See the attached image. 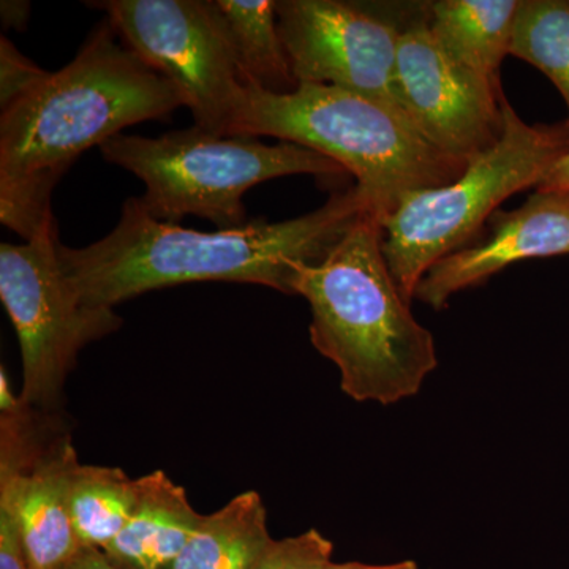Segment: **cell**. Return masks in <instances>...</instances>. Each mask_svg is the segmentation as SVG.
Here are the masks:
<instances>
[{"label": "cell", "mask_w": 569, "mask_h": 569, "mask_svg": "<svg viewBox=\"0 0 569 569\" xmlns=\"http://www.w3.org/2000/svg\"><path fill=\"white\" fill-rule=\"evenodd\" d=\"M366 212L369 204L353 186L296 219L198 231L157 220L132 197L110 233L80 249L59 246V260L81 301L93 307L114 309L148 291L206 280L295 295L296 268L323 260Z\"/></svg>", "instance_id": "6da1fadb"}, {"label": "cell", "mask_w": 569, "mask_h": 569, "mask_svg": "<svg viewBox=\"0 0 569 569\" xmlns=\"http://www.w3.org/2000/svg\"><path fill=\"white\" fill-rule=\"evenodd\" d=\"M181 107L174 86L129 50L104 18L73 61L2 108L0 220L29 241L56 219L52 192L82 152Z\"/></svg>", "instance_id": "7a4b0ae2"}, {"label": "cell", "mask_w": 569, "mask_h": 569, "mask_svg": "<svg viewBox=\"0 0 569 569\" xmlns=\"http://www.w3.org/2000/svg\"><path fill=\"white\" fill-rule=\"evenodd\" d=\"M293 293L309 302L310 340L335 362L342 391L356 402H402L437 369L436 340L397 287L372 213L323 260L296 268Z\"/></svg>", "instance_id": "3957f363"}, {"label": "cell", "mask_w": 569, "mask_h": 569, "mask_svg": "<svg viewBox=\"0 0 569 569\" xmlns=\"http://www.w3.org/2000/svg\"><path fill=\"white\" fill-rule=\"evenodd\" d=\"M274 137L312 149L353 174L380 222L403 198L455 182L467 163L433 148L406 116L328 84L274 93L246 84L231 137Z\"/></svg>", "instance_id": "277c9868"}, {"label": "cell", "mask_w": 569, "mask_h": 569, "mask_svg": "<svg viewBox=\"0 0 569 569\" xmlns=\"http://www.w3.org/2000/svg\"><path fill=\"white\" fill-rule=\"evenodd\" d=\"M503 133L447 186L419 190L380 220L383 253L400 293L413 301L426 272L477 239L512 194L538 187L569 151V123L530 126L503 99Z\"/></svg>", "instance_id": "5b68a950"}, {"label": "cell", "mask_w": 569, "mask_h": 569, "mask_svg": "<svg viewBox=\"0 0 569 569\" xmlns=\"http://www.w3.org/2000/svg\"><path fill=\"white\" fill-rule=\"evenodd\" d=\"M103 159L144 182L141 203L162 222L197 216L217 230L247 223L244 194L282 176H342L335 160L305 146L264 144L252 137H220L200 127L159 138L119 133L100 146Z\"/></svg>", "instance_id": "8992f818"}, {"label": "cell", "mask_w": 569, "mask_h": 569, "mask_svg": "<svg viewBox=\"0 0 569 569\" xmlns=\"http://www.w3.org/2000/svg\"><path fill=\"white\" fill-rule=\"evenodd\" d=\"M59 246L56 219L24 244L0 246V299L21 350L20 399L43 411L58 406L82 348L122 326L111 307L81 301L63 272Z\"/></svg>", "instance_id": "52a82bcc"}, {"label": "cell", "mask_w": 569, "mask_h": 569, "mask_svg": "<svg viewBox=\"0 0 569 569\" xmlns=\"http://www.w3.org/2000/svg\"><path fill=\"white\" fill-rule=\"evenodd\" d=\"M118 36L162 74L192 111L194 126L231 137L246 80L216 0H104Z\"/></svg>", "instance_id": "ba28073f"}, {"label": "cell", "mask_w": 569, "mask_h": 569, "mask_svg": "<svg viewBox=\"0 0 569 569\" xmlns=\"http://www.w3.org/2000/svg\"><path fill=\"white\" fill-rule=\"evenodd\" d=\"M22 406L0 422V508L13 516L31 569H59L81 548L70 518L80 466L69 433Z\"/></svg>", "instance_id": "9c48e42d"}, {"label": "cell", "mask_w": 569, "mask_h": 569, "mask_svg": "<svg viewBox=\"0 0 569 569\" xmlns=\"http://www.w3.org/2000/svg\"><path fill=\"white\" fill-rule=\"evenodd\" d=\"M277 17L298 84L336 86L403 114L396 96V21L340 0H279Z\"/></svg>", "instance_id": "30bf717a"}, {"label": "cell", "mask_w": 569, "mask_h": 569, "mask_svg": "<svg viewBox=\"0 0 569 569\" xmlns=\"http://www.w3.org/2000/svg\"><path fill=\"white\" fill-rule=\"evenodd\" d=\"M396 96L411 126L438 151L468 162L503 133V92L433 39L427 21L400 28Z\"/></svg>", "instance_id": "8fae6325"}, {"label": "cell", "mask_w": 569, "mask_h": 569, "mask_svg": "<svg viewBox=\"0 0 569 569\" xmlns=\"http://www.w3.org/2000/svg\"><path fill=\"white\" fill-rule=\"evenodd\" d=\"M490 233L437 261L422 277L415 299L443 310L460 291L485 283L508 266L569 253V197L535 192L515 211H497Z\"/></svg>", "instance_id": "7c38bea8"}, {"label": "cell", "mask_w": 569, "mask_h": 569, "mask_svg": "<svg viewBox=\"0 0 569 569\" xmlns=\"http://www.w3.org/2000/svg\"><path fill=\"white\" fill-rule=\"evenodd\" d=\"M137 482L132 516L103 552L126 569H164L186 548L203 515L194 511L187 490L162 470Z\"/></svg>", "instance_id": "4fadbf2b"}, {"label": "cell", "mask_w": 569, "mask_h": 569, "mask_svg": "<svg viewBox=\"0 0 569 569\" xmlns=\"http://www.w3.org/2000/svg\"><path fill=\"white\" fill-rule=\"evenodd\" d=\"M520 0H438L427 3L433 39L468 70L500 86V67L511 54Z\"/></svg>", "instance_id": "5bb4252c"}, {"label": "cell", "mask_w": 569, "mask_h": 569, "mask_svg": "<svg viewBox=\"0 0 569 569\" xmlns=\"http://www.w3.org/2000/svg\"><path fill=\"white\" fill-rule=\"evenodd\" d=\"M272 541L263 498L247 490L203 516L186 548L164 569H253Z\"/></svg>", "instance_id": "9a60e30c"}, {"label": "cell", "mask_w": 569, "mask_h": 569, "mask_svg": "<svg viewBox=\"0 0 569 569\" xmlns=\"http://www.w3.org/2000/svg\"><path fill=\"white\" fill-rule=\"evenodd\" d=\"M246 84L274 93L298 88L279 32L274 0H216Z\"/></svg>", "instance_id": "2e32d148"}, {"label": "cell", "mask_w": 569, "mask_h": 569, "mask_svg": "<svg viewBox=\"0 0 569 569\" xmlns=\"http://www.w3.org/2000/svg\"><path fill=\"white\" fill-rule=\"evenodd\" d=\"M138 482L122 468L80 466L70 486V518L81 548L104 549L132 516Z\"/></svg>", "instance_id": "e0dca14e"}, {"label": "cell", "mask_w": 569, "mask_h": 569, "mask_svg": "<svg viewBox=\"0 0 569 569\" xmlns=\"http://www.w3.org/2000/svg\"><path fill=\"white\" fill-rule=\"evenodd\" d=\"M511 56L541 70L569 111V2L520 0Z\"/></svg>", "instance_id": "ac0fdd59"}, {"label": "cell", "mask_w": 569, "mask_h": 569, "mask_svg": "<svg viewBox=\"0 0 569 569\" xmlns=\"http://www.w3.org/2000/svg\"><path fill=\"white\" fill-rule=\"evenodd\" d=\"M332 542L320 531L272 541L253 569H326L331 563Z\"/></svg>", "instance_id": "d6986e66"}, {"label": "cell", "mask_w": 569, "mask_h": 569, "mask_svg": "<svg viewBox=\"0 0 569 569\" xmlns=\"http://www.w3.org/2000/svg\"><path fill=\"white\" fill-rule=\"evenodd\" d=\"M47 73L26 58L6 36L0 37V107H7L28 92Z\"/></svg>", "instance_id": "ffe728a7"}, {"label": "cell", "mask_w": 569, "mask_h": 569, "mask_svg": "<svg viewBox=\"0 0 569 569\" xmlns=\"http://www.w3.org/2000/svg\"><path fill=\"white\" fill-rule=\"evenodd\" d=\"M0 569H31L13 516L0 508Z\"/></svg>", "instance_id": "44dd1931"}, {"label": "cell", "mask_w": 569, "mask_h": 569, "mask_svg": "<svg viewBox=\"0 0 569 569\" xmlns=\"http://www.w3.org/2000/svg\"><path fill=\"white\" fill-rule=\"evenodd\" d=\"M59 569H126L108 559L102 549L80 548Z\"/></svg>", "instance_id": "7402d4cb"}, {"label": "cell", "mask_w": 569, "mask_h": 569, "mask_svg": "<svg viewBox=\"0 0 569 569\" xmlns=\"http://www.w3.org/2000/svg\"><path fill=\"white\" fill-rule=\"evenodd\" d=\"M537 192L559 193L569 197V151L553 164L552 170L539 183Z\"/></svg>", "instance_id": "603a6c76"}, {"label": "cell", "mask_w": 569, "mask_h": 569, "mask_svg": "<svg viewBox=\"0 0 569 569\" xmlns=\"http://www.w3.org/2000/svg\"><path fill=\"white\" fill-rule=\"evenodd\" d=\"M0 17H2L3 28L26 31L29 17H31V3L22 0H3L0 3Z\"/></svg>", "instance_id": "cb8c5ba5"}, {"label": "cell", "mask_w": 569, "mask_h": 569, "mask_svg": "<svg viewBox=\"0 0 569 569\" xmlns=\"http://www.w3.org/2000/svg\"><path fill=\"white\" fill-rule=\"evenodd\" d=\"M21 406V399H17L13 391H11L9 376H7L2 367L0 369V410H2V413H11V411L18 410Z\"/></svg>", "instance_id": "d4e9b609"}, {"label": "cell", "mask_w": 569, "mask_h": 569, "mask_svg": "<svg viewBox=\"0 0 569 569\" xmlns=\"http://www.w3.org/2000/svg\"><path fill=\"white\" fill-rule=\"evenodd\" d=\"M326 569H419L415 561H400L395 565H366V563H329Z\"/></svg>", "instance_id": "484cf974"}]
</instances>
